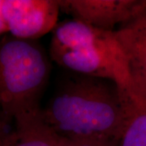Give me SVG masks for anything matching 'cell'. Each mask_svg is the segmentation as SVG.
Listing matches in <instances>:
<instances>
[{"label": "cell", "mask_w": 146, "mask_h": 146, "mask_svg": "<svg viewBox=\"0 0 146 146\" xmlns=\"http://www.w3.org/2000/svg\"><path fill=\"white\" fill-rule=\"evenodd\" d=\"M131 98L113 81L76 74L63 82L42 115L58 137L120 141Z\"/></svg>", "instance_id": "cell-1"}, {"label": "cell", "mask_w": 146, "mask_h": 146, "mask_svg": "<svg viewBox=\"0 0 146 146\" xmlns=\"http://www.w3.org/2000/svg\"><path fill=\"white\" fill-rule=\"evenodd\" d=\"M50 56L76 75L108 80L131 94L127 59L115 31L74 19L58 23L53 30Z\"/></svg>", "instance_id": "cell-2"}, {"label": "cell", "mask_w": 146, "mask_h": 146, "mask_svg": "<svg viewBox=\"0 0 146 146\" xmlns=\"http://www.w3.org/2000/svg\"><path fill=\"white\" fill-rule=\"evenodd\" d=\"M50 72L49 57L36 40H0V108L7 119L40 106Z\"/></svg>", "instance_id": "cell-3"}, {"label": "cell", "mask_w": 146, "mask_h": 146, "mask_svg": "<svg viewBox=\"0 0 146 146\" xmlns=\"http://www.w3.org/2000/svg\"><path fill=\"white\" fill-rule=\"evenodd\" d=\"M54 0H2V13L11 36L36 40L58 25L59 13Z\"/></svg>", "instance_id": "cell-4"}, {"label": "cell", "mask_w": 146, "mask_h": 146, "mask_svg": "<svg viewBox=\"0 0 146 146\" xmlns=\"http://www.w3.org/2000/svg\"><path fill=\"white\" fill-rule=\"evenodd\" d=\"M60 11L74 20L98 29L115 31L146 11V0H61Z\"/></svg>", "instance_id": "cell-5"}, {"label": "cell", "mask_w": 146, "mask_h": 146, "mask_svg": "<svg viewBox=\"0 0 146 146\" xmlns=\"http://www.w3.org/2000/svg\"><path fill=\"white\" fill-rule=\"evenodd\" d=\"M115 34L127 59L131 95L146 102V11Z\"/></svg>", "instance_id": "cell-6"}, {"label": "cell", "mask_w": 146, "mask_h": 146, "mask_svg": "<svg viewBox=\"0 0 146 146\" xmlns=\"http://www.w3.org/2000/svg\"><path fill=\"white\" fill-rule=\"evenodd\" d=\"M15 146H58V136L47 125L40 106L17 113Z\"/></svg>", "instance_id": "cell-7"}, {"label": "cell", "mask_w": 146, "mask_h": 146, "mask_svg": "<svg viewBox=\"0 0 146 146\" xmlns=\"http://www.w3.org/2000/svg\"><path fill=\"white\" fill-rule=\"evenodd\" d=\"M119 146H146V102L132 95Z\"/></svg>", "instance_id": "cell-8"}, {"label": "cell", "mask_w": 146, "mask_h": 146, "mask_svg": "<svg viewBox=\"0 0 146 146\" xmlns=\"http://www.w3.org/2000/svg\"><path fill=\"white\" fill-rule=\"evenodd\" d=\"M120 141L109 138H62L58 136V146H119Z\"/></svg>", "instance_id": "cell-9"}, {"label": "cell", "mask_w": 146, "mask_h": 146, "mask_svg": "<svg viewBox=\"0 0 146 146\" xmlns=\"http://www.w3.org/2000/svg\"><path fill=\"white\" fill-rule=\"evenodd\" d=\"M8 120L1 113L0 115V146H15L16 130H9L6 126Z\"/></svg>", "instance_id": "cell-10"}, {"label": "cell", "mask_w": 146, "mask_h": 146, "mask_svg": "<svg viewBox=\"0 0 146 146\" xmlns=\"http://www.w3.org/2000/svg\"><path fill=\"white\" fill-rule=\"evenodd\" d=\"M5 32H8V29L7 26L4 18L2 13V0H0V35L4 33Z\"/></svg>", "instance_id": "cell-11"}]
</instances>
